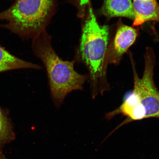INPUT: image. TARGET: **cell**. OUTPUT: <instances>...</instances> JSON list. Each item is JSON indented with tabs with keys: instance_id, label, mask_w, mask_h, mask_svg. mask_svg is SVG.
<instances>
[{
	"instance_id": "6da1fadb",
	"label": "cell",
	"mask_w": 159,
	"mask_h": 159,
	"mask_svg": "<svg viewBox=\"0 0 159 159\" xmlns=\"http://www.w3.org/2000/svg\"><path fill=\"white\" fill-rule=\"evenodd\" d=\"M87 8L74 60L83 63L88 70L91 97L94 99L110 89L107 76L109 27L99 25L90 5Z\"/></svg>"
},
{
	"instance_id": "7a4b0ae2",
	"label": "cell",
	"mask_w": 159,
	"mask_h": 159,
	"mask_svg": "<svg viewBox=\"0 0 159 159\" xmlns=\"http://www.w3.org/2000/svg\"><path fill=\"white\" fill-rule=\"evenodd\" d=\"M51 40L47 31H43L33 39L32 48L46 70L51 98L54 106L58 109L70 93L83 90L89 76L75 70L74 60L65 61L60 58L52 45Z\"/></svg>"
},
{
	"instance_id": "3957f363",
	"label": "cell",
	"mask_w": 159,
	"mask_h": 159,
	"mask_svg": "<svg viewBox=\"0 0 159 159\" xmlns=\"http://www.w3.org/2000/svg\"><path fill=\"white\" fill-rule=\"evenodd\" d=\"M56 0H17L0 13V26L23 38H34L43 32L55 12Z\"/></svg>"
},
{
	"instance_id": "277c9868",
	"label": "cell",
	"mask_w": 159,
	"mask_h": 159,
	"mask_svg": "<svg viewBox=\"0 0 159 159\" xmlns=\"http://www.w3.org/2000/svg\"><path fill=\"white\" fill-rule=\"evenodd\" d=\"M131 57L134 78L133 91L136 93L146 112L145 119L159 118V90L154 82V72L156 57L153 50L147 48L144 56V68L142 78L137 73Z\"/></svg>"
},
{
	"instance_id": "5b68a950",
	"label": "cell",
	"mask_w": 159,
	"mask_h": 159,
	"mask_svg": "<svg viewBox=\"0 0 159 159\" xmlns=\"http://www.w3.org/2000/svg\"><path fill=\"white\" fill-rule=\"evenodd\" d=\"M138 35V30L120 21L114 39L108 47L107 55L108 64L119 65L123 55L134 44Z\"/></svg>"
},
{
	"instance_id": "8992f818",
	"label": "cell",
	"mask_w": 159,
	"mask_h": 159,
	"mask_svg": "<svg viewBox=\"0 0 159 159\" xmlns=\"http://www.w3.org/2000/svg\"><path fill=\"white\" fill-rule=\"evenodd\" d=\"M120 114L126 116L127 118L119 127L132 121L145 119V109L141 104L138 95L133 90L132 92L126 95L124 102L118 108L107 113L105 118L110 120Z\"/></svg>"
},
{
	"instance_id": "52a82bcc",
	"label": "cell",
	"mask_w": 159,
	"mask_h": 159,
	"mask_svg": "<svg viewBox=\"0 0 159 159\" xmlns=\"http://www.w3.org/2000/svg\"><path fill=\"white\" fill-rule=\"evenodd\" d=\"M135 13L134 26L148 21L159 23V5L157 0H133Z\"/></svg>"
},
{
	"instance_id": "ba28073f",
	"label": "cell",
	"mask_w": 159,
	"mask_h": 159,
	"mask_svg": "<svg viewBox=\"0 0 159 159\" xmlns=\"http://www.w3.org/2000/svg\"><path fill=\"white\" fill-rule=\"evenodd\" d=\"M99 12L108 19L124 17L134 21L135 19L132 0H104Z\"/></svg>"
},
{
	"instance_id": "9c48e42d",
	"label": "cell",
	"mask_w": 159,
	"mask_h": 159,
	"mask_svg": "<svg viewBox=\"0 0 159 159\" xmlns=\"http://www.w3.org/2000/svg\"><path fill=\"white\" fill-rule=\"evenodd\" d=\"M26 69L40 70L42 67L18 58L0 46V73L12 70Z\"/></svg>"
},
{
	"instance_id": "30bf717a",
	"label": "cell",
	"mask_w": 159,
	"mask_h": 159,
	"mask_svg": "<svg viewBox=\"0 0 159 159\" xmlns=\"http://www.w3.org/2000/svg\"><path fill=\"white\" fill-rule=\"evenodd\" d=\"M15 139V134L8 119L0 108V149Z\"/></svg>"
},
{
	"instance_id": "8fae6325",
	"label": "cell",
	"mask_w": 159,
	"mask_h": 159,
	"mask_svg": "<svg viewBox=\"0 0 159 159\" xmlns=\"http://www.w3.org/2000/svg\"><path fill=\"white\" fill-rule=\"evenodd\" d=\"M74 2L78 8V16L81 18L84 17L86 13L89 0H75Z\"/></svg>"
},
{
	"instance_id": "7c38bea8",
	"label": "cell",
	"mask_w": 159,
	"mask_h": 159,
	"mask_svg": "<svg viewBox=\"0 0 159 159\" xmlns=\"http://www.w3.org/2000/svg\"><path fill=\"white\" fill-rule=\"evenodd\" d=\"M0 159H7L3 152L2 150L0 149Z\"/></svg>"
},
{
	"instance_id": "4fadbf2b",
	"label": "cell",
	"mask_w": 159,
	"mask_h": 159,
	"mask_svg": "<svg viewBox=\"0 0 159 159\" xmlns=\"http://www.w3.org/2000/svg\"><path fill=\"white\" fill-rule=\"evenodd\" d=\"M156 41H159V35H158L157 38V39H156Z\"/></svg>"
}]
</instances>
